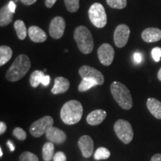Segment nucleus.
Here are the masks:
<instances>
[{
    "instance_id": "6e6552de",
    "label": "nucleus",
    "mask_w": 161,
    "mask_h": 161,
    "mask_svg": "<svg viewBox=\"0 0 161 161\" xmlns=\"http://www.w3.org/2000/svg\"><path fill=\"white\" fill-rule=\"evenodd\" d=\"M130 36V29L127 25L121 24L114 31V43L118 48H122L128 43Z\"/></svg>"
},
{
    "instance_id": "a878e982",
    "label": "nucleus",
    "mask_w": 161,
    "mask_h": 161,
    "mask_svg": "<svg viewBox=\"0 0 161 161\" xmlns=\"http://www.w3.org/2000/svg\"><path fill=\"white\" fill-rule=\"evenodd\" d=\"M67 11L71 13L77 12L79 9V0H64Z\"/></svg>"
},
{
    "instance_id": "7c9ffc66",
    "label": "nucleus",
    "mask_w": 161,
    "mask_h": 161,
    "mask_svg": "<svg viewBox=\"0 0 161 161\" xmlns=\"http://www.w3.org/2000/svg\"><path fill=\"white\" fill-rule=\"evenodd\" d=\"M53 161H66V156L63 152H58L53 157Z\"/></svg>"
},
{
    "instance_id": "9b49d317",
    "label": "nucleus",
    "mask_w": 161,
    "mask_h": 161,
    "mask_svg": "<svg viewBox=\"0 0 161 161\" xmlns=\"http://www.w3.org/2000/svg\"><path fill=\"white\" fill-rule=\"evenodd\" d=\"M98 57L100 62L104 66H110L113 63L115 51L110 44L104 43L98 48Z\"/></svg>"
},
{
    "instance_id": "39448f33",
    "label": "nucleus",
    "mask_w": 161,
    "mask_h": 161,
    "mask_svg": "<svg viewBox=\"0 0 161 161\" xmlns=\"http://www.w3.org/2000/svg\"><path fill=\"white\" fill-rule=\"evenodd\" d=\"M90 20L92 25L96 28L102 29L106 25L108 18L104 6L102 4L96 3L90 6L89 11H88Z\"/></svg>"
},
{
    "instance_id": "b1692460",
    "label": "nucleus",
    "mask_w": 161,
    "mask_h": 161,
    "mask_svg": "<svg viewBox=\"0 0 161 161\" xmlns=\"http://www.w3.org/2000/svg\"><path fill=\"white\" fill-rule=\"evenodd\" d=\"M96 85H98V84L96 80L89 78H84L78 85V91L85 92Z\"/></svg>"
},
{
    "instance_id": "a19ab883",
    "label": "nucleus",
    "mask_w": 161,
    "mask_h": 161,
    "mask_svg": "<svg viewBox=\"0 0 161 161\" xmlns=\"http://www.w3.org/2000/svg\"><path fill=\"white\" fill-rule=\"evenodd\" d=\"M3 149H2V148H0V157H3Z\"/></svg>"
},
{
    "instance_id": "cd10ccee",
    "label": "nucleus",
    "mask_w": 161,
    "mask_h": 161,
    "mask_svg": "<svg viewBox=\"0 0 161 161\" xmlns=\"http://www.w3.org/2000/svg\"><path fill=\"white\" fill-rule=\"evenodd\" d=\"M19 161H39L37 156L30 152H24L19 156Z\"/></svg>"
},
{
    "instance_id": "423d86ee",
    "label": "nucleus",
    "mask_w": 161,
    "mask_h": 161,
    "mask_svg": "<svg viewBox=\"0 0 161 161\" xmlns=\"http://www.w3.org/2000/svg\"><path fill=\"white\" fill-rule=\"evenodd\" d=\"M114 131L116 136L125 144L131 142L134 137V130L129 122L124 119H119L114 124Z\"/></svg>"
},
{
    "instance_id": "ea45409f",
    "label": "nucleus",
    "mask_w": 161,
    "mask_h": 161,
    "mask_svg": "<svg viewBox=\"0 0 161 161\" xmlns=\"http://www.w3.org/2000/svg\"><path fill=\"white\" fill-rule=\"evenodd\" d=\"M158 79L160 80L161 81V68L160 69H159V71H158Z\"/></svg>"
},
{
    "instance_id": "f3484780",
    "label": "nucleus",
    "mask_w": 161,
    "mask_h": 161,
    "mask_svg": "<svg viewBox=\"0 0 161 161\" xmlns=\"http://www.w3.org/2000/svg\"><path fill=\"white\" fill-rule=\"evenodd\" d=\"M107 113L103 110H95L86 116V122L90 125H98L105 119Z\"/></svg>"
},
{
    "instance_id": "7ed1b4c3",
    "label": "nucleus",
    "mask_w": 161,
    "mask_h": 161,
    "mask_svg": "<svg viewBox=\"0 0 161 161\" xmlns=\"http://www.w3.org/2000/svg\"><path fill=\"white\" fill-rule=\"evenodd\" d=\"M110 91L116 103L122 109L130 110L133 107L132 96L128 88L122 83L113 82L110 85Z\"/></svg>"
},
{
    "instance_id": "58836bf2",
    "label": "nucleus",
    "mask_w": 161,
    "mask_h": 161,
    "mask_svg": "<svg viewBox=\"0 0 161 161\" xmlns=\"http://www.w3.org/2000/svg\"><path fill=\"white\" fill-rule=\"evenodd\" d=\"M7 145H8V146L9 147L10 150H11V152H14V151L15 150V146L13 144V142H12L11 140L8 141V142H7Z\"/></svg>"
},
{
    "instance_id": "dca6fc26",
    "label": "nucleus",
    "mask_w": 161,
    "mask_h": 161,
    "mask_svg": "<svg viewBox=\"0 0 161 161\" xmlns=\"http://www.w3.org/2000/svg\"><path fill=\"white\" fill-rule=\"evenodd\" d=\"M69 86L70 84L69 80L66 79V78L59 76V77L55 78V84L52 89V92L55 95L64 93L69 90Z\"/></svg>"
},
{
    "instance_id": "4c0bfd02",
    "label": "nucleus",
    "mask_w": 161,
    "mask_h": 161,
    "mask_svg": "<svg viewBox=\"0 0 161 161\" xmlns=\"http://www.w3.org/2000/svg\"><path fill=\"white\" fill-rule=\"evenodd\" d=\"M151 161H161V154H156L152 157Z\"/></svg>"
},
{
    "instance_id": "c756f323",
    "label": "nucleus",
    "mask_w": 161,
    "mask_h": 161,
    "mask_svg": "<svg viewBox=\"0 0 161 161\" xmlns=\"http://www.w3.org/2000/svg\"><path fill=\"white\" fill-rule=\"evenodd\" d=\"M152 55L153 59L154 61L160 62L161 58V48L160 47H155L152 49Z\"/></svg>"
},
{
    "instance_id": "f704fd0d",
    "label": "nucleus",
    "mask_w": 161,
    "mask_h": 161,
    "mask_svg": "<svg viewBox=\"0 0 161 161\" xmlns=\"http://www.w3.org/2000/svg\"><path fill=\"white\" fill-rule=\"evenodd\" d=\"M50 82V77L49 75H45L43 78V80H42V84H43V86H47L49 85Z\"/></svg>"
},
{
    "instance_id": "9d476101",
    "label": "nucleus",
    "mask_w": 161,
    "mask_h": 161,
    "mask_svg": "<svg viewBox=\"0 0 161 161\" xmlns=\"http://www.w3.org/2000/svg\"><path fill=\"white\" fill-rule=\"evenodd\" d=\"M65 28V19L61 17H56L49 24V35L54 39H60L63 37Z\"/></svg>"
},
{
    "instance_id": "e433bc0d",
    "label": "nucleus",
    "mask_w": 161,
    "mask_h": 161,
    "mask_svg": "<svg viewBox=\"0 0 161 161\" xmlns=\"http://www.w3.org/2000/svg\"><path fill=\"white\" fill-rule=\"evenodd\" d=\"M8 5L9 9L11 10V11L13 12V13H14L15 10H16V5H15V3H14L13 1H11L8 3Z\"/></svg>"
},
{
    "instance_id": "aec40b11",
    "label": "nucleus",
    "mask_w": 161,
    "mask_h": 161,
    "mask_svg": "<svg viewBox=\"0 0 161 161\" xmlns=\"http://www.w3.org/2000/svg\"><path fill=\"white\" fill-rule=\"evenodd\" d=\"M13 56V51L11 47L8 46H0V66L5 65Z\"/></svg>"
},
{
    "instance_id": "6ab92c4d",
    "label": "nucleus",
    "mask_w": 161,
    "mask_h": 161,
    "mask_svg": "<svg viewBox=\"0 0 161 161\" xmlns=\"http://www.w3.org/2000/svg\"><path fill=\"white\" fill-rule=\"evenodd\" d=\"M14 14V13L11 11L8 5H5L2 8L1 11H0V25L1 27H5V26L9 25L13 20Z\"/></svg>"
},
{
    "instance_id": "c9c22d12",
    "label": "nucleus",
    "mask_w": 161,
    "mask_h": 161,
    "mask_svg": "<svg viewBox=\"0 0 161 161\" xmlns=\"http://www.w3.org/2000/svg\"><path fill=\"white\" fill-rule=\"evenodd\" d=\"M21 3L25 5H31L37 2V0H20Z\"/></svg>"
},
{
    "instance_id": "5701e85b",
    "label": "nucleus",
    "mask_w": 161,
    "mask_h": 161,
    "mask_svg": "<svg viewBox=\"0 0 161 161\" xmlns=\"http://www.w3.org/2000/svg\"><path fill=\"white\" fill-rule=\"evenodd\" d=\"M14 29L19 40H24L27 36V29L23 20L18 19L14 23Z\"/></svg>"
},
{
    "instance_id": "ddd939ff",
    "label": "nucleus",
    "mask_w": 161,
    "mask_h": 161,
    "mask_svg": "<svg viewBox=\"0 0 161 161\" xmlns=\"http://www.w3.org/2000/svg\"><path fill=\"white\" fill-rule=\"evenodd\" d=\"M46 139L52 143L61 144L65 142L66 135L63 130L56 127L52 126L46 133Z\"/></svg>"
},
{
    "instance_id": "a211bd4d",
    "label": "nucleus",
    "mask_w": 161,
    "mask_h": 161,
    "mask_svg": "<svg viewBox=\"0 0 161 161\" xmlns=\"http://www.w3.org/2000/svg\"><path fill=\"white\" fill-rule=\"evenodd\" d=\"M147 108L154 117L161 119V102L154 98H149L146 102Z\"/></svg>"
},
{
    "instance_id": "393cba45",
    "label": "nucleus",
    "mask_w": 161,
    "mask_h": 161,
    "mask_svg": "<svg viewBox=\"0 0 161 161\" xmlns=\"http://www.w3.org/2000/svg\"><path fill=\"white\" fill-rule=\"evenodd\" d=\"M110 156V152L107 148L104 147H100L96 151L94 154V159L96 160H106L109 158Z\"/></svg>"
},
{
    "instance_id": "f8f14e48",
    "label": "nucleus",
    "mask_w": 161,
    "mask_h": 161,
    "mask_svg": "<svg viewBox=\"0 0 161 161\" xmlns=\"http://www.w3.org/2000/svg\"><path fill=\"white\" fill-rule=\"evenodd\" d=\"M78 147L81 151L82 155L84 158H88L92 154L94 148V143L92 139L88 135L80 136L78 140Z\"/></svg>"
},
{
    "instance_id": "c85d7f7f",
    "label": "nucleus",
    "mask_w": 161,
    "mask_h": 161,
    "mask_svg": "<svg viewBox=\"0 0 161 161\" xmlns=\"http://www.w3.org/2000/svg\"><path fill=\"white\" fill-rule=\"evenodd\" d=\"M13 135L19 140H25L26 137H27L26 132L23 128H19V127H17V128H15L14 129Z\"/></svg>"
},
{
    "instance_id": "2f4dec72",
    "label": "nucleus",
    "mask_w": 161,
    "mask_h": 161,
    "mask_svg": "<svg viewBox=\"0 0 161 161\" xmlns=\"http://www.w3.org/2000/svg\"><path fill=\"white\" fill-rule=\"evenodd\" d=\"M134 59L136 64H140L142 59V55L140 53H139V52H136L134 55Z\"/></svg>"
},
{
    "instance_id": "0eeeda50",
    "label": "nucleus",
    "mask_w": 161,
    "mask_h": 161,
    "mask_svg": "<svg viewBox=\"0 0 161 161\" xmlns=\"http://www.w3.org/2000/svg\"><path fill=\"white\" fill-rule=\"evenodd\" d=\"M54 120L49 116H46L39 119L31 125L29 131L34 137H40L47 132L51 127L53 126Z\"/></svg>"
},
{
    "instance_id": "1a4fd4ad",
    "label": "nucleus",
    "mask_w": 161,
    "mask_h": 161,
    "mask_svg": "<svg viewBox=\"0 0 161 161\" xmlns=\"http://www.w3.org/2000/svg\"><path fill=\"white\" fill-rule=\"evenodd\" d=\"M78 73L82 79L89 78L97 82L98 85H102L104 82V76L100 71L90 66H82L78 70Z\"/></svg>"
},
{
    "instance_id": "f03ea898",
    "label": "nucleus",
    "mask_w": 161,
    "mask_h": 161,
    "mask_svg": "<svg viewBox=\"0 0 161 161\" xmlns=\"http://www.w3.org/2000/svg\"><path fill=\"white\" fill-rule=\"evenodd\" d=\"M83 115V107L77 100H70L66 102L60 110V118L66 125L78 123Z\"/></svg>"
},
{
    "instance_id": "4468645a",
    "label": "nucleus",
    "mask_w": 161,
    "mask_h": 161,
    "mask_svg": "<svg viewBox=\"0 0 161 161\" xmlns=\"http://www.w3.org/2000/svg\"><path fill=\"white\" fill-rule=\"evenodd\" d=\"M141 36L146 43H155L161 40V30L158 28H148L142 32Z\"/></svg>"
},
{
    "instance_id": "20e7f679",
    "label": "nucleus",
    "mask_w": 161,
    "mask_h": 161,
    "mask_svg": "<svg viewBox=\"0 0 161 161\" xmlns=\"http://www.w3.org/2000/svg\"><path fill=\"white\" fill-rule=\"evenodd\" d=\"M74 39L82 53L88 55L92 52L94 47L93 38L90 30L85 26L80 25L76 28L74 31Z\"/></svg>"
},
{
    "instance_id": "473e14b6",
    "label": "nucleus",
    "mask_w": 161,
    "mask_h": 161,
    "mask_svg": "<svg viewBox=\"0 0 161 161\" xmlns=\"http://www.w3.org/2000/svg\"><path fill=\"white\" fill-rule=\"evenodd\" d=\"M6 130H7V125H6L5 122L2 121V122H0V134L3 135L4 133L6 131Z\"/></svg>"
},
{
    "instance_id": "bb28decb",
    "label": "nucleus",
    "mask_w": 161,
    "mask_h": 161,
    "mask_svg": "<svg viewBox=\"0 0 161 161\" xmlns=\"http://www.w3.org/2000/svg\"><path fill=\"white\" fill-rule=\"evenodd\" d=\"M108 5L114 9H123L127 6V0H106Z\"/></svg>"
},
{
    "instance_id": "f257e3e1",
    "label": "nucleus",
    "mask_w": 161,
    "mask_h": 161,
    "mask_svg": "<svg viewBox=\"0 0 161 161\" xmlns=\"http://www.w3.org/2000/svg\"><path fill=\"white\" fill-rule=\"evenodd\" d=\"M31 68V60L26 55H18L6 72L5 78L9 81H17L25 76Z\"/></svg>"
},
{
    "instance_id": "4be33fe9",
    "label": "nucleus",
    "mask_w": 161,
    "mask_h": 161,
    "mask_svg": "<svg viewBox=\"0 0 161 161\" xmlns=\"http://www.w3.org/2000/svg\"><path fill=\"white\" fill-rule=\"evenodd\" d=\"M55 146L51 142H46L43 147V158L45 161H50L53 158Z\"/></svg>"
},
{
    "instance_id": "72a5a7b5",
    "label": "nucleus",
    "mask_w": 161,
    "mask_h": 161,
    "mask_svg": "<svg viewBox=\"0 0 161 161\" xmlns=\"http://www.w3.org/2000/svg\"><path fill=\"white\" fill-rule=\"evenodd\" d=\"M57 0H46L45 1V5L47 8H51L53 7V5H55Z\"/></svg>"
},
{
    "instance_id": "412c9836",
    "label": "nucleus",
    "mask_w": 161,
    "mask_h": 161,
    "mask_svg": "<svg viewBox=\"0 0 161 161\" xmlns=\"http://www.w3.org/2000/svg\"><path fill=\"white\" fill-rule=\"evenodd\" d=\"M45 74L43 71H40V70H35L31 74L30 76V84L32 87H37L40 84H42V80Z\"/></svg>"
},
{
    "instance_id": "2eb2a0df",
    "label": "nucleus",
    "mask_w": 161,
    "mask_h": 161,
    "mask_svg": "<svg viewBox=\"0 0 161 161\" xmlns=\"http://www.w3.org/2000/svg\"><path fill=\"white\" fill-rule=\"evenodd\" d=\"M28 34L31 41L35 43H43L47 39L45 31L36 25L31 26L28 30Z\"/></svg>"
}]
</instances>
